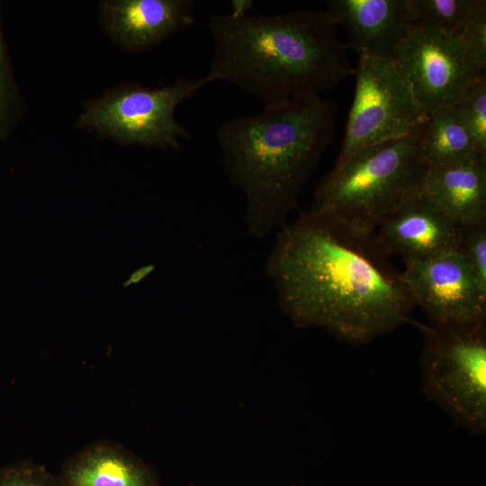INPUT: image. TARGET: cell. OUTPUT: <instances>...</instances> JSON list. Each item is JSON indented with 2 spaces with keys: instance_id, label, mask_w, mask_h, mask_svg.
I'll return each instance as SVG.
<instances>
[{
  "instance_id": "cell-1",
  "label": "cell",
  "mask_w": 486,
  "mask_h": 486,
  "mask_svg": "<svg viewBox=\"0 0 486 486\" xmlns=\"http://www.w3.org/2000/svg\"><path fill=\"white\" fill-rule=\"evenodd\" d=\"M374 238H356L310 209L280 228L266 264L282 310L356 345L411 320L416 307Z\"/></svg>"
},
{
  "instance_id": "cell-2",
  "label": "cell",
  "mask_w": 486,
  "mask_h": 486,
  "mask_svg": "<svg viewBox=\"0 0 486 486\" xmlns=\"http://www.w3.org/2000/svg\"><path fill=\"white\" fill-rule=\"evenodd\" d=\"M210 83L224 81L264 105L320 96L354 75L325 10L275 15L210 14Z\"/></svg>"
},
{
  "instance_id": "cell-3",
  "label": "cell",
  "mask_w": 486,
  "mask_h": 486,
  "mask_svg": "<svg viewBox=\"0 0 486 486\" xmlns=\"http://www.w3.org/2000/svg\"><path fill=\"white\" fill-rule=\"evenodd\" d=\"M336 105L314 96L264 105L224 122L217 141L225 173L246 198L252 238L281 228L334 136Z\"/></svg>"
},
{
  "instance_id": "cell-4",
  "label": "cell",
  "mask_w": 486,
  "mask_h": 486,
  "mask_svg": "<svg viewBox=\"0 0 486 486\" xmlns=\"http://www.w3.org/2000/svg\"><path fill=\"white\" fill-rule=\"evenodd\" d=\"M420 130L364 148L333 167L315 190L313 209L354 237H373L420 184Z\"/></svg>"
},
{
  "instance_id": "cell-5",
  "label": "cell",
  "mask_w": 486,
  "mask_h": 486,
  "mask_svg": "<svg viewBox=\"0 0 486 486\" xmlns=\"http://www.w3.org/2000/svg\"><path fill=\"white\" fill-rule=\"evenodd\" d=\"M422 391L473 435L486 431V321L425 326Z\"/></svg>"
},
{
  "instance_id": "cell-6",
  "label": "cell",
  "mask_w": 486,
  "mask_h": 486,
  "mask_svg": "<svg viewBox=\"0 0 486 486\" xmlns=\"http://www.w3.org/2000/svg\"><path fill=\"white\" fill-rule=\"evenodd\" d=\"M207 76L177 77L171 85L150 89L127 84L90 101L76 126L95 130L124 144L179 149L190 133L175 117L176 108L209 84Z\"/></svg>"
},
{
  "instance_id": "cell-7",
  "label": "cell",
  "mask_w": 486,
  "mask_h": 486,
  "mask_svg": "<svg viewBox=\"0 0 486 486\" xmlns=\"http://www.w3.org/2000/svg\"><path fill=\"white\" fill-rule=\"evenodd\" d=\"M345 138L334 167L368 147L421 129L428 115L392 60L359 57Z\"/></svg>"
},
{
  "instance_id": "cell-8",
  "label": "cell",
  "mask_w": 486,
  "mask_h": 486,
  "mask_svg": "<svg viewBox=\"0 0 486 486\" xmlns=\"http://www.w3.org/2000/svg\"><path fill=\"white\" fill-rule=\"evenodd\" d=\"M404 264L402 281L430 324L474 325L486 321V286L457 250Z\"/></svg>"
},
{
  "instance_id": "cell-9",
  "label": "cell",
  "mask_w": 486,
  "mask_h": 486,
  "mask_svg": "<svg viewBox=\"0 0 486 486\" xmlns=\"http://www.w3.org/2000/svg\"><path fill=\"white\" fill-rule=\"evenodd\" d=\"M393 62L428 116L454 105L476 76L467 66L458 34L408 25Z\"/></svg>"
},
{
  "instance_id": "cell-10",
  "label": "cell",
  "mask_w": 486,
  "mask_h": 486,
  "mask_svg": "<svg viewBox=\"0 0 486 486\" xmlns=\"http://www.w3.org/2000/svg\"><path fill=\"white\" fill-rule=\"evenodd\" d=\"M375 231L374 240L385 256L396 254L403 261H411L456 250L459 225L436 206L418 186Z\"/></svg>"
},
{
  "instance_id": "cell-11",
  "label": "cell",
  "mask_w": 486,
  "mask_h": 486,
  "mask_svg": "<svg viewBox=\"0 0 486 486\" xmlns=\"http://www.w3.org/2000/svg\"><path fill=\"white\" fill-rule=\"evenodd\" d=\"M100 6L105 30L130 51L154 47L195 22L192 0H107Z\"/></svg>"
},
{
  "instance_id": "cell-12",
  "label": "cell",
  "mask_w": 486,
  "mask_h": 486,
  "mask_svg": "<svg viewBox=\"0 0 486 486\" xmlns=\"http://www.w3.org/2000/svg\"><path fill=\"white\" fill-rule=\"evenodd\" d=\"M359 57L394 60L409 25L405 0H329L325 10Z\"/></svg>"
},
{
  "instance_id": "cell-13",
  "label": "cell",
  "mask_w": 486,
  "mask_h": 486,
  "mask_svg": "<svg viewBox=\"0 0 486 486\" xmlns=\"http://www.w3.org/2000/svg\"><path fill=\"white\" fill-rule=\"evenodd\" d=\"M419 190L458 225L486 220V154L426 168Z\"/></svg>"
},
{
  "instance_id": "cell-14",
  "label": "cell",
  "mask_w": 486,
  "mask_h": 486,
  "mask_svg": "<svg viewBox=\"0 0 486 486\" xmlns=\"http://www.w3.org/2000/svg\"><path fill=\"white\" fill-rule=\"evenodd\" d=\"M60 482L62 486H159L141 461L108 446H94L77 455Z\"/></svg>"
},
{
  "instance_id": "cell-15",
  "label": "cell",
  "mask_w": 486,
  "mask_h": 486,
  "mask_svg": "<svg viewBox=\"0 0 486 486\" xmlns=\"http://www.w3.org/2000/svg\"><path fill=\"white\" fill-rule=\"evenodd\" d=\"M419 150L426 168L454 163L482 153L453 106L428 116L420 130Z\"/></svg>"
},
{
  "instance_id": "cell-16",
  "label": "cell",
  "mask_w": 486,
  "mask_h": 486,
  "mask_svg": "<svg viewBox=\"0 0 486 486\" xmlns=\"http://www.w3.org/2000/svg\"><path fill=\"white\" fill-rule=\"evenodd\" d=\"M477 0H405L410 26L458 34Z\"/></svg>"
},
{
  "instance_id": "cell-17",
  "label": "cell",
  "mask_w": 486,
  "mask_h": 486,
  "mask_svg": "<svg viewBox=\"0 0 486 486\" xmlns=\"http://www.w3.org/2000/svg\"><path fill=\"white\" fill-rule=\"evenodd\" d=\"M471 131L478 149L486 153V77L471 79L453 106Z\"/></svg>"
},
{
  "instance_id": "cell-18",
  "label": "cell",
  "mask_w": 486,
  "mask_h": 486,
  "mask_svg": "<svg viewBox=\"0 0 486 486\" xmlns=\"http://www.w3.org/2000/svg\"><path fill=\"white\" fill-rule=\"evenodd\" d=\"M458 35L464 47L467 66L476 76L485 75L486 1H476L465 16Z\"/></svg>"
},
{
  "instance_id": "cell-19",
  "label": "cell",
  "mask_w": 486,
  "mask_h": 486,
  "mask_svg": "<svg viewBox=\"0 0 486 486\" xmlns=\"http://www.w3.org/2000/svg\"><path fill=\"white\" fill-rule=\"evenodd\" d=\"M456 250L486 286V220L459 225Z\"/></svg>"
},
{
  "instance_id": "cell-20",
  "label": "cell",
  "mask_w": 486,
  "mask_h": 486,
  "mask_svg": "<svg viewBox=\"0 0 486 486\" xmlns=\"http://www.w3.org/2000/svg\"><path fill=\"white\" fill-rule=\"evenodd\" d=\"M0 486H62L44 467L20 464L0 473Z\"/></svg>"
},
{
  "instance_id": "cell-21",
  "label": "cell",
  "mask_w": 486,
  "mask_h": 486,
  "mask_svg": "<svg viewBox=\"0 0 486 486\" xmlns=\"http://www.w3.org/2000/svg\"><path fill=\"white\" fill-rule=\"evenodd\" d=\"M8 106V89L6 69L4 58L2 40L0 38V123L4 122Z\"/></svg>"
},
{
  "instance_id": "cell-22",
  "label": "cell",
  "mask_w": 486,
  "mask_h": 486,
  "mask_svg": "<svg viewBox=\"0 0 486 486\" xmlns=\"http://www.w3.org/2000/svg\"><path fill=\"white\" fill-rule=\"evenodd\" d=\"M253 5V2L249 0L231 1L233 14L247 13Z\"/></svg>"
}]
</instances>
